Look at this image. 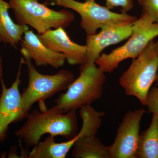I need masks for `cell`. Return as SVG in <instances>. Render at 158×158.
I'll list each match as a JSON object with an SVG mask.
<instances>
[{"label": "cell", "mask_w": 158, "mask_h": 158, "mask_svg": "<svg viewBox=\"0 0 158 158\" xmlns=\"http://www.w3.org/2000/svg\"><path fill=\"white\" fill-rule=\"evenodd\" d=\"M158 36V23L143 14L133 23L132 32L124 45L109 54L103 53L95 62L105 73H111L125 59H135L152 40Z\"/></svg>", "instance_id": "obj_6"}, {"label": "cell", "mask_w": 158, "mask_h": 158, "mask_svg": "<svg viewBox=\"0 0 158 158\" xmlns=\"http://www.w3.org/2000/svg\"><path fill=\"white\" fill-rule=\"evenodd\" d=\"M106 7L111 10L115 8L120 7V11L127 13L132 9L133 0H106Z\"/></svg>", "instance_id": "obj_18"}, {"label": "cell", "mask_w": 158, "mask_h": 158, "mask_svg": "<svg viewBox=\"0 0 158 158\" xmlns=\"http://www.w3.org/2000/svg\"><path fill=\"white\" fill-rule=\"evenodd\" d=\"M105 73L95 63L81 65L80 74L66 90L55 100L64 113L91 105L102 95L106 80Z\"/></svg>", "instance_id": "obj_3"}, {"label": "cell", "mask_w": 158, "mask_h": 158, "mask_svg": "<svg viewBox=\"0 0 158 158\" xmlns=\"http://www.w3.org/2000/svg\"><path fill=\"white\" fill-rule=\"evenodd\" d=\"M158 69V41L153 40L122 75L119 85L127 95L135 97L145 106L148 94L156 81Z\"/></svg>", "instance_id": "obj_4"}, {"label": "cell", "mask_w": 158, "mask_h": 158, "mask_svg": "<svg viewBox=\"0 0 158 158\" xmlns=\"http://www.w3.org/2000/svg\"><path fill=\"white\" fill-rule=\"evenodd\" d=\"M27 69L28 84L21 94L22 118H26L35 102L50 98L58 92L67 90L74 81L73 73L70 71L62 69L53 75L43 74L37 71L31 58L20 49Z\"/></svg>", "instance_id": "obj_2"}, {"label": "cell", "mask_w": 158, "mask_h": 158, "mask_svg": "<svg viewBox=\"0 0 158 158\" xmlns=\"http://www.w3.org/2000/svg\"><path fill=\"white\" fill-rule=\"evenodd\" d=\"M21 49L35 62L37 66L49 65L58 69L64 65L66 58L62 53L56 52L48 48L33 31L25 32L21 40Z\"/></svg>", "instance_id": "obj_12"}, {"label": "cell", "mask_w": 158, "mask_h": 158, "mask_svg": "<svg viewBox=\"0 0 158 158\" xmlns=\"http://www.w3.org/2000/svg\"><path fill=\"white\" fill-rule=\"evenodd\" d=\"M51 4L72 9L78 13L81 18L80 25L87 36L96 34L98 29L110 23H135L138 19L127 13L113 12L106 6H100L95 0H85L84 2L75 0H52Z\"/></svg>", "instance_id": "obj_7"}, {"label": "cell", "mask_w": 158, "mask_h": 158, "mask_svg": "<svg viewBox=\"0 0 158 158\" xmlns=\"http://www.w3.org/2000/svg\"><path fill=\"white\" fill-rule=\"evenodd\" d=\"M134 23L127 21L110 23L102 27L98 34L87 36L85 45L87 56L84 64L95 63L105 48L130 37Z\"/></svg>", "instance_id": "obj_9"}, {"label": "cell", "mask_w": 158, "mask_h": 158, "mask_svg": "<svg viewBox=\"0 0 158 158\" xmlns=\"http://www.w3.org/2000/svg\"><path fill=\"white\" fill-rule=\"evenodd\" d=\"M9 3L17 23L32 27L38 34L50 29L66 28L74 19L70 11L53 10L39 0H9Z\"/></svg>", "instance_id": "obj_5"}, {"label": "cell", "mask_w": 158, "mask_h": 158, "mask_svg": "<svg viewBox=\"0 0 158 158\" xmlns=\"http://www.w3.org/2000/svg\"><path fill=\"white\" fill-rule=\"evenodd\" d=\"M23 64L24 59L22 58L16 78L10 88H6L3 80L1 81L2 92L0 95V143L6 139L9 125L23 119L22 101L19 86L21 82V68Z\"/></svg>", "instance_id": "obj_10"}, {"label": "cell", "mask_w": 158, "mask_h": 158, "mask_svg": "<svg viewBox=\"0 0 158 158\" xmlns=\"http://www.w3.org/2000/svg\"><path fill=\"white\" fill-rule=\"evenodd\" d=\"M3 69L2 66V59L0 56V79L1 81L3 80Z\"/></svg>", "instance_id": "obj_19"}, {"label": "cell", "mask_w": 158, "mask_h": 158, "mask_svg": "<svg viewBox=\"0 0 158 158\" xmlns=\"http://www.w3.org/2000/svg\"><path fill=\"white\" fill-rule=\"evenodd\" d=\"M136 158H158V116L152 114L147 129L139 136Z\"/></svg>", "instance_id": "obj_15"}, {"label": "cell", "mask_w": 158, "mask_h": 158, "mask_svg": "<svg viewBox=\"0 0 158 158\" xmlns=\"http://www.w3.org/2000/svg\"><path fill=\"white\" fill-rule=\"evenodd\" d=\"M145 106L149 113L158 116V88L156 86L150 89Z\"/></svg>", "instance_id": "obj_17"}, {"label": "cell", "mask_w": 158, "mask_h": 158, "mask_svg": "<svg viewBox=\"0 0 158 158\" xmlns=\"http://www.w3.org/2000/svg\"><path fill=\"white\" fill-rule=\"evenodd\" d=\"M37 36L48 48L64 54L69 65L85 64L87 56L86 46L80 45L72 41L63 28L50 29Z\"/></svg>", "instance_id": "obj_11"}, {"label": "cell", "mask_w": 158, "mask_h": 158, "mask_svg": "<svg viewBox=\"0 0 158 158\" xmlns=\"http://www.w3.org/2000/svg\"><path fill=\"white\" fill-rule=\"evenodd\" d=\"M156 86L158 88V73L157 74L156 77Z\"/></svg>", "instance_id": "obj_20"}, {"label": "cell", "mask_w": 158, "mask_h": 158, "mask_svg": "<svg viewBox=\"0 0 158 158\" xmlns=\"http://www.w3.org/2000/svg\"><path fill=\"white\" fill-rule=\"evenodd\" d=\"M9 9L11 8L9 3L0 0V42L16 48L23 35L29 28L15 23L9 15Z\"/></svg>", "instance_id": "obj_14"}, {"label": "cell", "mask_w": 158, "mask_h": 158, "mask_svg": "<svg viewBox=\"0 0 158 158\" xmlns=\"http://www.w3.org/2000/svg\"><path fill=\"white\" fill-rule=\"evenodd\" d=\"M142 14L153 22L158 23V0H137Z\"/></svg>", "instance_id": "obj_16"}, {"label": "cell", "mask_w": 158, "mask_h": 158, "mask_svg": "<svg viewBox=\"0 0 158 158\" xmlns=\"http://www.w3.org/2000/svg\"><path fill=\"white\" fill-rule=\"evenodd\" d=\"M26 118L25 122L14 135L27 148L34 147L46 134L54 137L62 136L69 140L78 133L76 110L64 113L55 105L48 110H34Z\"/></svg>", "instance_id": "obj_1"}, {"label": "cell", "mask_w": 158, "mask_h": 158, "mask_svg": "<svg viewBox=\"0 0 158 158\" xmlns=\"http://www.w3.org/2000/svg\"><path fill=\"white\" fill-rule=\"evenodd\" d=\"M93 127L83 121L78 138L74 144L72 152L75 158H110L108 146H106L96 137Z\"/></svg>", "instance_id": "obj_13"}, {"label": "cell", "mask_w": 158, "mask_h": 158, "mask_svg": "<svg viewBox=\"0 0 158 158\" xmlns=\"http://www.w3.org/2000/svg\"><path fill=\"white\" fill-rule=\"evenodd\" d=\"M145 112L141 108L126 113L113 144L108 146L110 158H136L140 123Z\"/></svg>", "instance_id": "obj_8"}]
</instances>
